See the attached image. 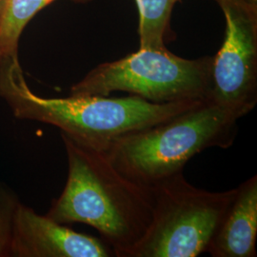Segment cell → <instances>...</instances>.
Here are the masks:
<instances>
[{"instance_id": "6da1fadb", "label": "cell", "mask_w": 257, "mask_h": 257, "mask_svg": "<svg viewBox=\"0 0 257 257\" xmlns=\"http://www.w3.org/2000/svg\"><path fill=\"white\" fill-rule=\"evenodd\" d=\"M68 158L64 190L46 215L60 224L97 230L114 256L127 257L152 220L153 193L128 179L107 155L61 133Z\"/></svg>"}, {"instance_id": "ba28073f", "label": "cell", "mask_w": 257, "mask_h": 257, "mask_svg": "<svg viewBox=\"0 0 257 257\" xmlns=\"http://www.w3.org/2000/svg\"><path fill=\"white\" fill-rule=\"evenodd\" d=\"M236 189V195L207 250L211 256H256V175Z\"/></svg>"}, {"instance_id": "30bf717a", "label": "cell", "mask_w": 257, "mask_h": 257, "mask_svg": "<svg viewBox=\"0 0 257 257\" xmlns=\"http://www.w3.org/2000/svg\"><path fill=\"white\" fill-rule=\"evenodd\" d=\"M139 13V49L165 50V36L176 0H136Z\"/></svg>"}, {"instance_id": "7c38bea8", "label": "cell", "mask_w": 257, "mask_h": 257, "mask_svg": "<svg viewBox=\"0 0 257 257\" xmlns=\"http://www.w3.org/2000/svg\"><path fill=\"white\" fill-rule=\"evenodd\" d=\"M9 2L10 0H0V25L2 23V20L4 19V17H5Z\"/></svg>"}, {"instance_id": "3957f363", "label": "cell", "mask_w": 257, "mask_h": 257, "mask_svg": "<svg viewBox=\"0 0 257 257\" xmlns=\"http://www.w3.org/2000/svg\"><path fill=\"white\" fill-rule=\"evenodd\" d=\"M240 118L207 99L171 119L119 138L104 153L120 173L151 189L183 173L185 165L203 151L231 147Z\"/></svg>"}, {"instance_id": "4fadbf2b", "label": "cell", "mask_w": 257, "mask_h": 257, "mask_svg": "<svg viewBox=\"0 0 257 257\" xmlns=\"http://www.w3.org/2000/svg\"><path fill=\"white\" fill-rule=\"evenodd\" d=\"M241 1H245V2H247L248 4L257 6V0H241Z\"/></svg>"}, {"instance_id": "277c9868", "label": "cell", "mask_w": 257, "mask_h": 257, "mask_svg": "<svg viewBox=\"0 0 257 257\" xmlns=\"http://www.w3.org/2000/svg\"><path fill=\"white\" fill-rule=\"evenodd\" d=\"M153 215L127 257H195L207 252L237 189L210 192L189 183L183 173L151 188Z\"/></svg>"}, {"instance_id": "5b68a950", "label": "cell", "mask_w": 257, "mask_h": 257, "mask_svg": "<svg viewBox=\"0 0 257 257\" xmlns=\"http://www.w3.org/2000/svg\"><path fill=\"white\" fill-rule=\"evenodd\" d=\"M212 56L186 59L165 50H142L98 65L71 88V95L125 92L165 104L209 99Z\"/></svg>"}, {"instance_id": "8992f818", "label": "cell", "mask_w": 257, "mask_h": 257, "mask_svg": "<svg viewBox=\"0 0 257 257\" xmlns=\"http://www.w3.org/2000/svg\"><path fill=\"white\" fill-rule=\"evenodd\" d=\"M224 13V42L212 56L209 100L242 118L257 103V6L215 0Z\"/></svg>"}, {"instance_id": "7a4b0ae2", "label": "cell", "mask_w": 257, "mask_h": 257, "mask_svg": "<svg viewBox=\"0 0 257 257\" xmlns=\"http://www.w3.org/2000/svg\"><path fill=\"white\" fill-rule=\"evenodd\" d=\"M0 96L19 119L53 125L78 143L105 152L119 138L171 119L200 101L157 104L137 95L47 98L32 92L18 58L0 65Z\"/></svg>"}, {"instance_id": "52a82bcc", "label": "cell", "mask_w": 257, "mask_h": 257, "mask_svg": "<svg viewBox=\"0 0 257 257\" xmlns=\"http://www.w3.org/2000/svg\"><path fill=\"white\" fill-rule=\"evenodd\" d=\"M14 257H110L111 248L100 239L66 227L19 204L15 217Z\"/></svg>"}, {"instance_id": "5bb4252c", "label": "cell", "mask_w": 257, "mask_h": 257, "mask_svg": "<svg viewBox=\"0 0 257 257\" xmlns=\"http://www.w3.org/2000/svg\"><path fill=\"white\" fill-rule=\"evenodd\" d=\"M176 1H177V2H178V1H180V0H176Z\"/></svg>"}, {"instance_id": "8fae6325", "label": "cell", "mask_w": 257, "mask_h": 257, "mask_svg": "<svg viewBox=\"0 0 257 257\" xmlns=\"http://www.w3.org/2000/svg\"><path fill=\"white\" fill-rule=\"evenodd\" d=\"M19 204L17 194L0 183V257L13 256L14 225Z\"/></svg>"}, {"instance_id": "9c48e42d", "label": "cell", "mask_w": 257, "mask_h": 257, "mask_svg": "<svg viewBox=\"0 0 257 257\" xmlns=\"http://www.w3.org/2000/svg\"><path fill=\"white\" fill-rule=\"evenodd\" d=\"M56 0H10L0 25V65L18 58L19 38L31 19ZM87 3L92 0H71Z\"/></svg>"}]
</instances>
